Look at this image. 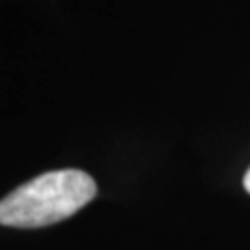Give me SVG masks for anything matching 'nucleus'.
Wrapping results in <instances>:
<instances>
[{
    "mask_svg": "<svg viewBox=\"0 0 250 250\" xmlns=\"http://www.w3.org/2000/svg\"><path fill=\"white\" fill-rule=\"evenodd\" d=\"M244 188H246V192L250 194V169H248V173L244 175Z\"/></svg>",
    "mask_w": 250,
    "mask_h": 250,
    "instance_id": "nucleus-2",
    "label": "nucleus"
},
{
    "mask_svg": "<svg viewBox=\"0 0 250 250\" xmlns=\"http://www.w3.org/2000/svg\"><path fill=\"white\" fill-rule=\"evenodd\" d=\"M96 196V182L80 169L38 175L0 200V223L9 228H46L73 217Z\"/></svg>",
    "mask_w": 250,
    "mask_h": 250,
    "instance_id": "nucleus-1",
    "label": "nucleus"
}]
</instances>
